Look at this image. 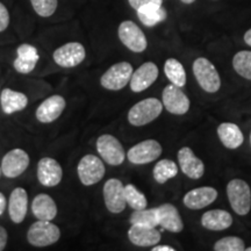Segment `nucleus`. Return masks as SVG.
<instances>
[{"instance_id": "1", "label": "nucleus", "mask_w": 251, "mask_h": 251, "mask_svg": "<svg viewBox=\"0 0 251 251\" xmlns=\"http://www.w3.org/2000/svg\"><path fill=\"white\" fill-rule=\"evenodd\" d=\"M163 111V103L156 98H148L135 103L128 112V121L135 127H142L156 120Z\"/></svg>"}, {"instance_id": "2", "label": "nucleus", "mask_w": 251, "mask_h": 251, "mask_svg": "<svg viewBox=\"0 0 251 251\" xmlns=\"http://www.w3.org/2000/svg\"><path fill=\"white\" fill-rule=\"evenodd\" d=\"M61 237V230L51 221L37 220L27 231V240L34 247H49L55 244Z\"/></svg>"}, {"instance_id": "3", "label": "nucleus", "mask_w": 251, "mask_h": 251, "mask_svg": "<svg viewBox=\"0 0 251 251\" xmlns=\"http://www.w3.org/2000/svg\"><path fill=\"white\" fill-rule=\"evenodd\" d=\"M193 74L200 87L208 93L218 92L221 79L214 64L205 57L197 58L193 63Z\"/></svg>"}, {"instance_id": "4", "label": "nucleus", "mask_w": 251, "mask_h": 251, "mask_svg": "<svg viewBox=\"0 0 251 251\" xmlns=\"http://www.w3.org/2000/svg\"><path fill=\"white\" fill-rule=\"evenodd\" d=\"M227 196L231 208L237 215L244 216L251 209V190L247 181L233 179L227 185Z\"/></svg>"}, {"instance_id": "5", "label": "nucleus", "mask_w": 251, "mask_h": 251, "mask_svg": "<svg viewBox=\"0 0 251 251\" xmlns=\"http://www.w3.org/2000/svg\"><path fill=\"white\" fill-rule=\"evenodd\" d=\"M105 165L98 156L85 155L80 159L77 166V174L80 183L85 186H91L99 183L105 176Z\"/></svg>"}, {"instance_id": "6", "label": "nucleus", "mask_w": 251, "mask_h": 251, "mask_svg": "<svg viewBox=\"0 0 251 251\" xmlns=\"http://www.w3.org/2000/svg\"><path fill=\"white\" fill-rule=\"evenodd\" d=\"M134 69L130 63L120 62L112 65L100 78V84L103 89L109 91L122 90L130 81Z\"/></svg>"}, {"instance_id": "7", "label": "nucleus", "mask_w": 251, "mask_h": 251, "mask_svg": "<svg viewBox=\"0 0 251 251\" xmlns=\"http://www.w3.org/2000/svg\"><path fill=\"white\" fill-rule=\"evenodd\" d=\"M97 150L99 155L109 165H121L125 162L126 152L124 147L117 137L103 134L97 140Z\"/></svg>"}, {"instance_id": "8", "label": "nucleus", "mask_w": 251, "mask_h": 251, "mask_svg": "<svg viewBox=\"0 0 251 251\" xmlns=\"http://www.w3.org/2000/svg\"><path fill=\"white\" fill-rule=\"evenodd\" d=\"M119 39L130 51L142 52L147 49L148 42L142 29L133 21L126 20L120 24L118 29Z\"/></svg>"}, {"instance_id": "9", "label": "nucleus", "mask_w": 251, "mask_h": 251, "mask_svg": "<svg viewBox=\"0 0 251 251\" xmlns=\"http://www.w3.org/2000/svg\"><path fill=\"white\" fill-rule=\"evenodd\" d=\"M86 57V50L79 42H69L59 47L52 54L55 63L61 68H76Z\"/></svg>"}, {"instance_id": "10", "label": "nucleus", "mask_w": 251, "mask_h": 251, "mask_svg": "<svg viewBox=\"0 0 251 251\" xmlns=\"http://www.w3.org/2000/svg\"><path fill=\"white\" fill-rule=\"evenodd\" d=\"M162 155V146L155 140H146L135 144L127 152L128 161L133 164H149Z\"/></svg>"}, {"instance_id": "11", "label": "nucleus", "mask_w": 251, "mask_h": 251, "mask_svg": "<svg viewBox=\"0 0 251 251\" xmlns=\"http://www.w3.org/2000/svg\"><path fill=\"white\" fill-rule=\"evenodd\" d=\"M103 200L106 208L113 214L124 212L127 205L125 198V186L121 180L111 178L103 185Z\"/></svg>"}, {"instance_id": "12", "label": "nucleus", "mask_w": 251, "mask_h": 251, "mask_svg": "<svg viewBox=\"0 0 251 251\" xmlns=\"http://www.w3.org/2000/svg\"><path fill=\"white\" fill-rule=\"evenodd\" d=\"M163 107L171 114L183 115L186 114L190 109V99L183 92L181 87L176 86L174 84L165 86L162 94Z\"/></svg>"}, {"instance_id": "13", "label": "nucleus", "mask_w": 251, "mask_h": 251, "mask_svg": "<svg viewBox=\"0 0 251 251\" xmlns=\"http://www.w3.org/2000/svg\"><path fill=\"white\" fill-rule=\"evenodd\" d=\"M29 156L23 149H13L2 157L1 172L7 178H17L29 166Z\"/></svg>"}, {"instance_id": "14", "label": "nucleus", "mask_w": 251, "mask_h": 251, "mask_svg": "<svg viewBox=\"0 0 251 251\" xmlns=\"http://www.w3.org/2000/svg\"><path fill=\"white\" fill-rule=\"evenodd\" d=\"M63 169L51 157H43L37 164V179L43 186L55 187L62 181Z\"/></svg>"}, {"instance_id": "15", "label": "nucleus", "mask_w": 251, "mask_h": 251, "mask_svg": "<svg viewBox=\"0 0 251 251\" xmlns=\"http://www.w3.org/2000/svg\"><path fill=\"white\" fill-rule=\"evenodd\" d=\"M65 106H67V101L59 94L49 97L36 109L35 117L37 121L41 124H51L61 117Z\"/></svg>"}, {"instance_id": "16", "label": "nucleus", "mask_w": 251, "mask_h": 251, "mask_svg": "<svg viewBox=\"0 0 251 251\" xmlns=\"http://www.w3.org/2000/svg\"><path fill=\"white\" fill-rule=\"evenodd\" d=\"M158 68L155 63L146 62L135 70L130 78V89L133 92H142L149 89L158 78Z\"/></svg>"}, {"instance_id": "17", "label": "nucleus", "mask_w": 251, "mask_h": 251, "mask_svg": "<svg viewBox=\"0 0 251 251\" xmlns=\"http://www.w3.org/2000/svg\"><path fill=\"white\" fill-rule=\"evenodd\" d=\"M178 162L185 176L191 179H200L205 174V164L188 147H184L178 151Z\"/></svg>"}, {"instance_id": "18", "label": "nucleus", "mask_w": 251, "mask_h": 251, "mask_svg": "<svg viewBox=\"0 0 251 251\" xmlns=\"http://www.w3.org/2000/svg\"><path fill=\"white\" fill-rule=\"evenodd\" d=\"M218 198V191L209 186L191 190L184 197V205L190 209H202L213 203Z\"/></svg>"}, {"instance_id": "19", "label": "nucleus", "mask_w": 251, "mask_h": 251, "mask_svg": "<svg viewBox=\"0 0 251 251\" xmlns=\"http://www.w3.org/2000/svg\"><path fill=\"white\" fill-rule=\"evenodd\" d=\"M158 226L171 233H180L184 228L183 220L178 209L172 203H163L157 207Z\"/></svg>"}, {"instance_id": "20", "label": "nucleus", "mask_w": 251, "mask_h": 251, "mask_svg": "<svg viewBox=\"0 0 251 251\" xmlns=\"http://www.w3.org/2000/svg\"><path fill=\"white\" fill-rule=\"evenodd\" d=\"M28 194L24 187H17L12 191L8 200V214L14 224H21L27 215Z\"/></svg>"}, {"instance_id": "21", "label": "nucleus", "mask_w": 251, "mask_h": 251, "mask_svg": "<svg viewBox=\"0 0 251 251\" xmlns=\"http://www.w3.org/2000/svg\"><path fill=\"white\" fill-rule=\"evenodd\" d=\"M128 238L134 246L137 247H153L161 241V233L155 227H144V226L131 225L128 230Z\"/></svg>"}, {"instance_id": "22", "label": "nucleus", "mask_w": 251, "mask_h": 251, "mask_svg": "<svg viewBox=\"0 0 251 251\" xmlns=\"http://www.w3.org/2000/svg\"><path fill=\"white\" fill-rule=\"evenodd\" d=\"M31 211L36 219L51 221L57 215V205L49 194L40 193L34 198Z\"/></svg>"}, {"instance_id": "23", "label": "nucleus", "mask_w": 251, "mask_h": 251, "mask_svg": "<svg viewBox=\"0 0 251 251\" xmlns=\"http://www.w3.org/2000/svg\"><path fill=\"white\" fill-rule=\"evenodd\" d=\"M0 103L5 114L11 115L20 112L27 107L28 98L23 92H18L11 89H4L0 93Z\"/></svg>"}, {"instance_id": "24", "label": "nucleus", "mask_w": 251, "mask_h": 251, "mask_svg": "<svg viewBox=\"0 0 251 251\" xmlns=\"http://www.w3.org/2000/svg\"><path fill=\"white\" fill-rule=\"evenodd\" d=\"M201 225L208 230H226L233 225V216L224 209H213L202 215Z\"/></svg>"}, {"instance_id": "25", "label": "nucleus", "mask_w": 251, "mask_h": 251, "mask_svg": "<svg viewBox=\"0 0 251 251\" xmlns=\"http://www.w3.org/2000/svg\"><path fill=\"white\" fill-rule=\"evenodd\" d=\"M218 135L221 143L228 149H237L242 146L244 136L237 125L231 122H224L218 127Z\"/></svg>"}, {"instance_id": "26", "label": "nucleus", "mask_w": 251, "mask_h": 251, "mask_svg": "<svg viewBox=\"0 0 251 251\" xmlns=\"http://www.w3.org/2000/svg\"><path fill=\"white\" fill-rule=\"evenodd\" d=\"M137 17L144 26L153 27L163 23L168 18V13L162 5L150 4L144 5L137 9Z\"/></svg>"}, {"instance_id": "27", "label": "nucleus", "mask_w": 251, "mask_h": 251, "mask_svg": "<svg viewBox=\"0 0 251 251\" xmlns=\"http://www.w3.org/2000/svg\"><path fill=\"white\" fill-rule=\"evenodd\" d=\"M164 74L168 79L176 86L184 87L186 84V72L183 64L176 58L166 59L164 64Z\"/></svg>"}, {"instance_id": "28", "label": "nucleus", "mask_w": 251, "mask_h": 251, "mask_svg": "<svg viewBox=\"0 0 251 251\" xmlns=\"http://www.w3.org/2000/svg\"><path fill=\"white\" fill-rule=\"evenodd\" d=\"M153 179L158 184H164L178 175V166L171 159H162L156 163L152 171Z\"/></svg>"}, {"instance_id": "29", "label": "nucleus", "mask_w": 251, "mask_h": 251, "mask_svg": "<svg viewBox=\"0 0 251 251\" xmlns=\"http://www.w3.org/2000/svg\"><path fill=\"white\" fill-rule=\"evenodd\" d=\"M130 225L144 226V227H157L158 226V216L157 208L137 209L134 211L129 218Z\"/></svg>"}, {"instance_id": "30", "label": "nucleus", "mask_w": 251, "mask_h": 251, "mask_svg": "<svg viewBox=\"0 0 251 251\" xmlns=\"http://www.w3.org/2000/svg\"><path fill=\"white\" fill-rule=\"evenodd\" d=\"M233 67L241 77L251 80V51H238L233 58Z\"/></svg>"}, {"instance_id": "31", "label": "nucleus", "mask_w": 251, "mask_h": 251, "mask_svg": "<svg viewBox=\"0 0 251 251\" xmlns=\"http://www.w3.org/2000/svg\"><path fill=\"white\" fill-rule=\"evenodd\" d=\"M125 198L127 205H129L135 211L147 208V205H148L146 196L133 184H128L125 186Z\"/></svg>"}, {"instance_id": "32", "label": "nucleus", "mask_w": 251, "mask_h": 251, "mask_svg": "<svg viewBox=\"0 0 251 251\" xmlns=\"http://www.w3.org/2000/svg\"><path fill=\"white\" fill-rule=\"evenodd\" d=\"M215 251H244L246 244L241 237L227 236L219 240L214 244Z\"/></svg>"}, {"instance_id": "33", "label": "nucleus", "mask_w": 251, "mask_h": 251, "mask_svg": "<svg viewBox=\"0 0 251 251\" xmlns=\"http://www.w3.org/2000/svg\"><path fill=\"white\" fill-rule=\"evenodd\" d=\"M31 6L37 15L42 18H49L57 9V0H30Z\"/></svg>"}, {"instance_id": "34", "label": "nucleus", "mask_w": 251, "mask_h": 251, "mask_svg": "<svg viewBox=\"0 0 251 251\" xmlns=\"http://www.w3.org/2000/svg\"><path fill=\"white\" fill-rule=\"evenodd\" d=\"M17 55V57L26 59V61L37 62L40 58L39 52H37V49L35 47L31 45H27V43H24V45L18 47Z\"/></svg>"}, {"instance_id": "35", "label": "nucleus", "mask_w": 251, "mask_h": 251, "mask_svg": "<svg viewBox=\"0 0 251 251\" xmlns=\"http://www.w3.org/2000/svg\"><path fill=\"white\" fill-rule=\"evenodd\" d=\"M36 64H37V62L26 61V59L17 57L13 63V67L15 70L19 72V74L27 75V74H30V72L35 69Z\"/></svg>"}, {"instance_id": "36", "label": "nucleus", "mask_w": 251, "mask_h": 251, "mask_svg": "<svg viewBox=\"0 0 251 251\" xmlns=\"http://www.w3.org/2000/svg\"><path fill=\"white\" fill-rule=\"evenodd\" d=\"M9 25V13L6 6L0 1V33L4 31Z\"/></svg>"}, {"instance_id": "37", "label": "nucleus", "mask_w": 251, "mask_h": 251, "mask_svg": "<svg viewBox=\"0 0 251 251\" xmlns=\"http://www.w3.org/2000/svg\"><path fill=\"white\" fill-rule=\"evenodd\" d=\"M129 5L134 9H139L144 5H150V4H156V5H162L163 0H128Z\"/></svg>"}, {"instance_id": "38", "label": "nucleus", "mask_w": 251, "mask_h": 251, "mask_svg": "<svg viewBox=\"0 0 251 251\" xmlns=\"http://www.w3.org/2000/svg\"><path fill=\"white\" fill-rule=\"evenodd\" d=\"M7 241H8V234L6 231V229L0 226V251H2L7 246Z\"/></svg>"}, {"instance_id": "39", "label": "nucleus", "mask_w": 251, "mask_h": 251, "mask_svg": "<svg viewBox=\"0 0 251 251\" xmlns=\"http://www.w3.org/2000/svg\"><path fill=\"white\" fill-rule=\"evenodd\" d=\"M6 206H7V201H6V198L4 194L0 192V216L4 214Z\"/></svg>"}, {"instance_id": "40", "label": "nucleus", "mask_w": 251, "mask_h": 251, "mask_svg": "<svg viewBox=\"0 0 251 251\" xmlns=\"http://www.w3.org/2000/svg\"><path fill=\"white\" fill-rule=\"evenodd\" d=\"M152 251H175V248H172L170 246H158V247H153Z\"/></svg>"}, {"instance_id": "41", "label": "nucleus", "mask_w": 251, "mask_h": 251, "mask_svg": "<svg viewBox=\"0 0 251 251\" xmlns=\"http://www.w3.org/2000/svg\"><path fill=\"white\" fill-rule=\"evenodd\" d=\"M244 42H246L248 46L251 47V28L249 30H247V33L244 34Z\"/></svg>"}, {"instance_id": "42", "label": "nucleus", "mask_w": 251, "mask_h": 251, "mask_svg": "<svg viewBox=\"0 0 251 251\" xmlns=\"http://www.w3.org/2000/svg\"><path fill=\"white\" fill-rule=\"evenodd\" d=\"M194 1H196V0H181V2H184V4H186V5L192 4V2H194Z\"/></svg>"}, {"instance_id": "43", "label": "nucleus", "mask_w": 251, "mask_h": 251, "mask_svg": "<svg viewBox=\"0 0 251 251\" xmlns=\"http://www.w3.org/2000/svg\"><path fill=\"white\" fill-rule=\"evenodd\" d=\"M247 251H251V247L250 248H248V249H246Z\"/></svg>"}, {"instance_id": "44", "label": "nucleus", "mask_w": 251, "mask_h": 251, "mask_svg": "<svg viewBox=\"0 0 251 251\" xmlns=\"http://www.w3.org/2000/svg\"><path fill=\"white\" fill-rule=\"evenodd\" d=\"M1 174H2V172H1V168H0V176H1Z\"/></svg>"}, {"instance_id": "45", "label": "nucleus", "mask_w": 251, "mask_h": 251, "mask_svg": "<svg viewBox=\"0 0 251 251\" xmlns=\"http://www.w3.org/2000/svg\"><path fill=\"white\" fill-rule=\"evenodd\" d=\"M250 142H251V134H250Z\"/></svg>"}]
</instances>
